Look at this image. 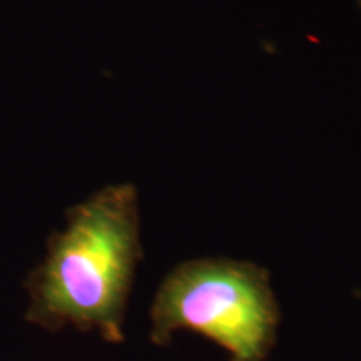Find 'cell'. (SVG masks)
<instances>
[{
    "label": "cell",
    "mask_w": 361,
    "mask_h": 361,
    "mask_svg": "<svg viewBox=\"0 0 361 361\" xmlns=\"http://www.w3.org/2000/svg\"><path fill=\"white\" fill-rule=\"evenodd\" d=\"M141 259L139 201L133 184H114L67 213L30 274L27 319L49 329L75 326L123 340L126 305Z\"/></svg>",
    "instance_id": "cell-1"
},
{
    "label": "cell",
    "mask_w": 361,
    "mask_h": 361,
    "mask_svg": "<svg viewBox=\"0 0 361 361\" xmlns=\"http://www.w3.org/2000/svg\"><path fill=\"white\" fill-rule=\"evenodd\" d=\"M279 311L269 273L233 259H196L174 268L156 293L151 340L168 345L191 329L228 351V361H264L276 338Z\"/></svg>",
    "instance_id": "cell-2"
}]
</instances>
